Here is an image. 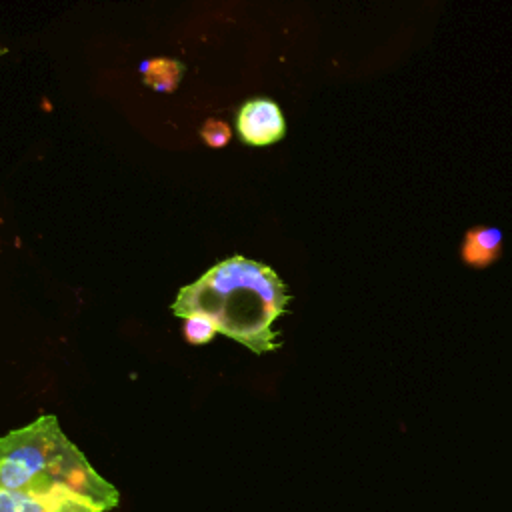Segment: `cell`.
<instances>
[{"label":"cell","mask_w":512,"mask_h":512,"mask_svg":"<svg viewBox=\"0 0 512 512\" xmlns=\"http://www.w3.org/2000/svg\"><path fill=\"white\" fill-rule=\"evenodd\" d=\"M290 292L264 262L230 256L180 288L172 312L180 318L206 316L216 330L254 354L278 350L274 322L288 312Z\"/></svg>","instance_id":"cell-1"},{"label":"cell","mask_w":512,"mask_h":512,"mask_svg":"<svg viewBox=\"0 0 512 512\" xmlns=\"http://www.w3.org/2000/svg\"><path fill=\"white\" fill-rule=\"evenodd\" d=\"M0 488L66 496L96 512H108L120 502L118 490L92 468L52 414L0 438Z\"/></svg>","instance_id":"cell-2"},{"label":"cell","mask_w":512,"mask_h":512,"mask_svg":"<svg viewBox=\"0 0 512 512\" xmlns=\"http://www.w3.org/2000/svg\"><path fill=\"white\" fill-rule=\"evenodd\" d=\"M238 134L250 146H268L278 142L284 132V116L280 106L270 98H252L238 112Z\"/></svg>","instance_id":"cell-3"},{"label":"cell","mask_w":512,"mask_h":512,"mask_svg":"<svg viewBox=\"0 0 512 512\" xmlns=\"http://www.w3.org/2000/svg\"><path fill=\"white\" fill-rule=\"evenodd\" d=\"M0 512H96L88 504L66 498L0 488Z\"/></svg>","instance_id":"cell-4"},{"label":"cell","mask_w":512,"mask_h":512,"mask_svg":"<svg viewBox=\"0 0 512 512\" xmlns=\"http://www.w3.org/2000/svg\"><path fill=\"white\" fill-rule=\"evenodd\" d=\"M500 248H502V234L498 228L476 226V228H470L464 238L462 258L466 264L474 268H484L500 256Z\"/></svg>","instance_id":"cell-5"},{"label":"cell","mask_w":512,"mask_h":512,"mask_svg":"<svg viewBox=\"0 0 512 512\" xmlns=\"http://www.w3.org/2000/svg\"><path fill=\"white\" fill-rule=\"evenodd\" d=\"M184 66L170 58H156L148 62L144 72V82L158 92H174L180 84Z\"/></svg>","instance_id":"cell-6"},{"label":"cell","mask_w":512,"mask_h":512,"mask_svg":"<svg viewBox=\"0 0 512 512\" xmlns=\"http://www.w3.org/2000/svg\"><path fill=\"white\" fill-rule=\"evenodd\" d=\"M182 332L190 344H206L214 338V334L218 330L212 324V320H208L206 316H188V318H184Z\"/></svg>","instance_id":"cell-7"},{"label":"cell","mask_w":512,"mask_h":512,"mask_svg":"<svg viewBox=\"0 0 512 512\" xmlns=\"http://www.w3.org/2000/svg\"><path fill=\"white\" fill-rule=\"evenodd\" d=\"M200 136L204 138V142L212 148H222L230 142L232 138V132H230V126L222 120H216V118H210L204 122V126L200 128Z\"/></svg>","instance_id":"cell-8"}]
</instances>
